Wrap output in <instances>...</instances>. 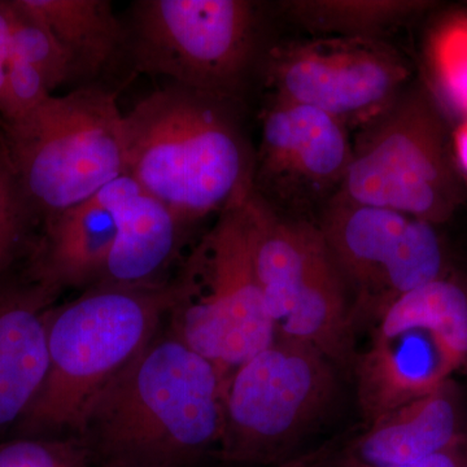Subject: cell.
<instances>
[{"mask_svg":"<svg viewBox=\"0 0 467 467\" xmlns=\"http://www.w3.org/2000/svg\"><path fill=\"white\" fill-rule=\"evenodd\" d=\"M223 383L165 322L88 399L72 436L97 467H195L217 457Z\"/></svg>","mask_w":467,"mask_h":467,"instance_id":"cell-1","label":"cell"},{"mask_svg":"<svg viewBox=\"0 0 467 467\" xmlns=\"http://www.w3.org/2000/svg\"><path fill=\"white\" fill-rule=\"evenodd\" d=\"M125 174L189 223L254 190V169L225 103L180 85L124 115Z\"/></svg>","mask_w":467,"mask_h":467,"instance_id":"cell-2","label":"cell"},{"mask_svg":"<svg viewBox=\"0 0 467 467\" xmlns=\"http://www.w3.org/2000/svg\"><path fill=\"white\" fill-rule=\"evenodd\" d=\"M173 279L92 285L48 316V368L16 436H72L86 402L158 334L173 308Z\"/></svg>","mask_w":467,"mask_h":467,"instance_id":"cell-3","label":"cell"},{"mask_svg":"<svg viewBox=\"0 0 467 467\" xmlns=\"http://www.w3.org/2000/svg\"><path fill=\"white\" fill-rule=\"evenodd\" d=\"M5 152L27 202L46 220L90 201L125 174L124 115L116 95L92 85L51 95L5 122Z\"/></svg>","mask_w":467,"mask_h":467,"instance_id":"cell-4","label":"cell"},{"mask_svg":"<svg viewBox=\"0 0 467 467\" xmlns=\"http://www.w3.org/2000/svg\"><path fill=\"white\" fill-rule=\"evenodd\" d=\"M245 199L220 212L184 260L173 278L175 300L167 319L223 382L275 337L254 272Z\"/></svg>","mask_w":467,"mask_h":467,"instance_id":"cell-5","label":"cell"},{"mask_svg":"<svg viewBox=\"0 0 467 467\" xmlns=\"http://www.w3.org/2000/svg\"><path fill=\"white\" fill-rule=\"evenodd\" d=\"M466 192L441 110L414 88L364 125L334 196L436 225L450 220Z\"/></svg>","mask_w":467,"mask_h":467,"instance_id":"cell-6","label":"cell"},{"mask_svg":"<svg viewBox=\"0 0 467 467\" xmlns=\"http://www.w3.org/2000/svg\"><path fill=\"white\" fill-rule=\"evenodd\" d=\"M245 204L254 272L275 337L308 344L335 365H353L348 291L319 227L278 216L254 190Z\"/></svg>","mask_w":467,"mask_h":467,"instance_id":"cell-7","label":"cell"},{"mask_svg":"<svg viewBox=\"0 0 467 467\" xmlns=\"http://www.w3.org/2000/svg\"><path fill=\"white\" fill-rule=\"evenodd\" d=\"M465 364L467 287L444 276L402 295L371 322L353 362L365 422L434 392Z\"/></svg>","mask_w":467,"mask_h":467,"instance_id":"cell-8","label":"cell"},{"mask_svg":"<svg viewBox=\"0 0 467 467\" xmlns=\"http://www.w3.org/2000/svg\"><path fill=\"white\" fill-rule=\"evenodd\" d=\"M333 362L308 344L275 337L223 383L217 459L239 465L282 460L333 400Z\"/></svg>","mask_w":467,"mask_h":467,"instance_id":"cell-9","label":"cell"},{"mask_svg":"<svg viewBox=\"0 0 467 467\" xmlns=\"http://www.w3.org/2000/svg\"><path fill=\"white\" fill-rule=\"evenodd\" d=\"M128 46L134 67L226 103L254 57L256 12L245 0H138Z\"/></svg>","mask_w":467,"mask_h":467,"instance_id":"cell-10","label":"cell"},{"mask_svg":"<svg viewBox=\"0 0 467 467\" xmlns=\"http://www.w3.org/2000/svg\"><path fill=\"white\" fill-rule=\"evenodd\" d=\"M435 225L389 209L331 198L322 235L342 275L356 331L402 295L447 276Z\"/></svg>","mask_w":467,"mask_h":467,"instance_id":"cell-11","label":"cell"},{"mask_svg":"<svg viewBox=\"0 0 467 467\" xmlns=\"http://www.w3.org/2000/svg\"><path fill=\"white\" fill-rule=\"evenodd\" d=\"M270 85L276 100L368 124L392 103L409 72L400 55L379 39L326 36L273 51Z\"/></svg>","mask_w":467,"mask_h":467,"instance_id":"cell-12","label":"cell"},{"mask_svg":"<svg viewBox=\"0 0 467 467\" xmlns=\"http://www.w3.org/2000/svg\"><path fill=\"white\" fill-rule=\"evenodd\" d=\"M350 160L346 125L327 113L275 100L264 116L257 180L278 198L299 204L334 196Z\"/></svg>","mask_w":467,"mask_h":467,"instance_id":"cell-13","label":"cell"},{"mask_svg":"<svg viewBox=\"0 0 467 467\" xmlns=\"http://www.w3.org/2000/svg\"><path fill=\"white\" fill-rule=\"evenodd\" d=\"M60 295L26 269L0 279V435L16 429L45 382L48 316Z\"/></svg>","mask_w":467,"mask_h":467,"instance_id":"cell-14","label":"cell"},{"mask_svg":"<svg viewBox=\"0 0 467 467\" xmlns=\"http://www.w3.org/2000/svg\"><path fill=\"white\" fill-rule=\"evenodd\" d=\"M115 218L117 235L104 275L98 285H147L162 278L182 250L184 221L122 174L94 196Z\"/></svg>","mask_w":467,"mask_h":467,"instance_id":"cell-15","label":"cell"},{"mask_svg":"<svg viewBox=\"0 0 467 467\" xmlns=\"http://www.w3.org/2000/svg\"><path fill=\"white\" fill-rule=\"evenodd\" d=\"M462 442L451 382L378 417L344 450L340 467H404Z\"/></svg>","mask_w":467,"mask_h":467,"instance_id":"cell-16","label":"cell"},{"mask_svg":"<svg viewBox=\"0 0 467 467\" xmlns=\"http://www.w3.org/2000/svg\"><path fill=\"white\" fill-rule=\"evenodd\" d=\"M115 218L95 198L46 220L26 272L46 285L66 291L99 284L115 244Z\"/></svg>","mask_w":467,"mask_h":467,"instance_id":"cell-17","label":"cell"},{"mask_svg":"<svg viewBox=\"0 0 467 467\" xmlns=\"http://www.w3.org/2000/svg\"><path fill=\"white\" fill-rule=\"evenodd\" d=\"M66 48L77 76L100 73L125 47L128 33L109 0H16Z\"/></svg>","mask_w":467,"mask_h":467,"instance_id":"cell-18","label":"cell"},{"mask_svg":"<svg viewBox=\"0 0 467 467\" xmlns=\"http://www.w3.org/2000/svg\"><path fill=\"white\" fill-rule=\"evenodd\" d=\"M429 5L417 0H292L285 15L313 33L371 38L400 26Z\"/></svg>","mask_w":467,"mask_h":467,"instance_id":"cell-19","label":"cell"},{"mask_svg":"<svg viewBox=\"0 0 467 467\" xmlns=\"http://www.w3.org/2000/svg\"><path fill=\"white\" fill-rule=\"evenodd\" d=\"M430 73L445 106L467 117V16L457 15L436 27L427 47Z\"/></svg>","mask_w":467,"mask_h":467,"instance_id":"cell-20","label":"cell"},{"mask_svg":"<svg viewBox=\"0 0 467 467\" xmlns=\"http://www.w3.org/2000/svg\"><path fill=\"white\" fill-rule=\"evenodd\" d=\"M12 52L38 70L51 92L57 86L76 78L72 57L38 18L7 0Z\"/></svg>","mask_w":467,"mask_h":467,"instance_id":"cell-21","label":"cell"},{"mask_svg":"<svg viewBox=\"0 0 467 467\" xmlns=\"http://www.w3.org/2000/svg\"><path fill=\"white\" fill-rule=\"evenodd\" d=\"M32 211L5 149L0 150V279L24 250Z\"/></svg>","mask_w":467,"mask_h":467,"instance_id":"cell-22","label":"cell"},{"mask_svg":"<svg viewBox=\"0 0 467 467\" xmlns=\"http://www.w3.org/2000/svg\"><path fill=\"white\" fill-rule=\"evenodd\" d=\"M0 467H97L75 436H15L0 441Z\"/></svg>","mask_w":467,"mask_h":467,"instance_id":"cell-23","label":"cell"},{"mask_svg":"<svg viewBox=\"0 0 467 467\" xmlns=\"http://www.w3.org/2000/svg\"><path fill=\"white\" fill-rule=\"evenodd\" d=\"M51 95L41 73L12 52L5 107L2 116L5 122L14 121L32 112Z\"/></svg>","mask_w":467,"mask_h":467,"instance_id":"cell-24","label":"cell"},{"mask_svg":"<svg viewBox=\"0 0 467 467\" xmlns=\"http://www.w3.org/2000/svg\"><path fill=\"white\" fill-rule=\"evenodd\" d=\"M12 57L11 27L7 0H0V115L3 116L7 94V76Z\"/></svg>","mask_w":467,"mask_h":467,"instance_id":"cell-25","label":"cell"},{"mask_svg":"<svg viewBox=\"0 0 467 467\" xmlns=\"http://www.w3.org/2000/svg\"><path fill=\"white\" fill-rule=\"evenodd\" d=\"M462 444L463 442H461L456 447L404 467H467V454L462 450Z\"/></svg>","mask_w":467,"mask_h":467,"instance_id":"cell-26","label":"cell"},{"mask_svg":"<svg viewBox=\"0 0 467 467\" xmlns=\"http://www.w3.org/2000/svg\"><path fill=\"white\" fill-rule=\"evenodd\" d=\"M451 150L460 171L467 174V117L451 134Z\"/></svg>","mask_w":467,"mask_h":467,"instance_id":"cell-27","label":"cell"},{"mask_svg":"<svg viewBox=\"0 0 467 467\" xmlns=\"http://www.w3.org/2000/svg\"><path fill=\"white\" fill-rule=\"evenodd\" d=\"M327 457L328 451L326 448H319L317 451L295 457V459L285 461V462L279 463L275 467H321Z\"/></svg>","mask_w":467,"mask_h":467,"instance_id":"cell-28","label":"cell"}]
</instances>
